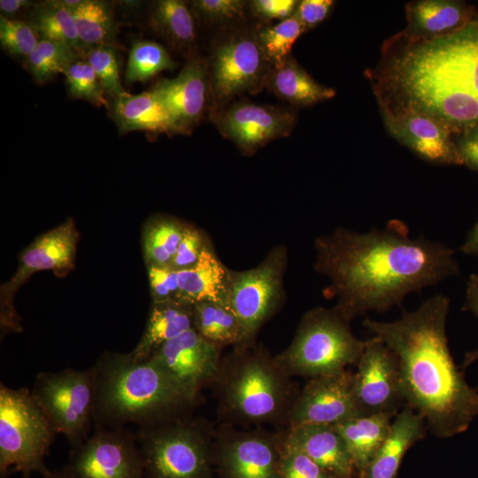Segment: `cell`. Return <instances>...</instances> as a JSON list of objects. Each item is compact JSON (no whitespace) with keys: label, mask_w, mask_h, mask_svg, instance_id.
<instances>
[{"label":"cell","mask_w":478,"mask_h":478,"mask_svg":"<svg viewBox=\"0 0 478 478\" xmlns=\"http://www.w3.org/2000/svg\"><path fill=\"white\" fill-rule=\"evenodd\" d=\"M299 1L296 0H254L250 2L251 11L264 19L284 20L292 17Z\"/></svg>","instance_id":"45"},{"label":"cell","mask_w":478,"mask_h":478,"mask_svg":"<svg viewBox=\"0 0 478 478\" xmlns=\"http://www.w3.org/2000/svg\"><path fill=\"white\" fill-rule=\"evenodd\" d=\"M389 430L360 478H395L405 452L425 436V420L405 406L394 417Z\"/></svg>","instance_id":"24"},{"label":"cell","mask_w":478,"mask_h":478,"mask_svg":"<svg viewBox=\"0 0 478 478\" xmlns=\"http://www.w3.org/2000/svg\"><path fill=\"white\" fill-rule=\"evenodd\" d=\"M78 238L75 224L73 219L69 218L36 237L20 253L16 272L0 289L2 333L21 330L13 299L18 289L32 274L42 270H51L56 275L64 276L73 268Z\"/></svg>","instance_id":"11"},{"label":"cell","mask_w":478,"mask_h":478,"mask_svg":"<svg viewBox=\"0 0 478 478\" xmlns=\"http://www.w3.org/2000/svg\"><path fill=\"white\" fill-rule=\"evenodd\" d=\"M407 38L428 40L449 35L465 26L475 15L463 1L420 0L405 7Z\"/></svg>","instance_id":"21"},{"label":"cell","mask_w":478,"mask_h":478,"mask_svg":"<svg viewBox=\"0 0 478 478\" xmlns=\"http://www.w3.org/2000/svg\"><path fill=\"white\" fill-rule=\"evenodd\" d=\"M92 370L100 426L146 427L181 416L197 402L150 358L104 353Z\"/></svg>","instance_id":"4"},{"label":"cell","mask_w":478,"mask_h":478,"mask_svg":"<svg viewBox=\"0 0 478 478\" xmlns=\"http://www.w3.org/2000/svg\"><path fill=\"white\" fill-rule=\"evenodd\" d=\"M463 310L471 312L478 318V274H473L466 281V299ZM478 360V348L466 352L463 360L462 368L465 369Z\"/></svg>","instance_id":"47"},{"label":"cell","mask_w":478,"mask_h":478,"mask_svg":"<svg viewBox=\"0 0 478 478\" xmlns=\"http://www.w3.org/2000/svg\"><path fill=\"white\" fill-rule=\"evenodd\" d=\"M73 12L83 53L96 46H116L117 25L109 3L81 0Z\"/></svg>","instance_id":"32"},{"label":"cell","mask_w":478,"mask_h":478,"mask_svg":"<svg viewBox=\"0 0 478 478\" xmlns=\"http://www.w3.org/2000/svg\"><path fill=\"white\" fill-rule=\"evenodd\" d=\"M373 337L358 339L335 307H315L302 317L290 344L275 359L288 375L312 378L357 365Z\"/></svg>","instance_id":"6"},{"label":"cell","mask_w":478,"mask_h":478,"mask_svg":"<svg viewBox=\"0 0 478 478\" xmlns=\"http://www.w3.org/2000/svg\"><path fill=\"white\" fill-rule=\"evenodd\" d=\"M360 412L348 370L310 378L296 396L287 420L289 428L300 425L335 426Z\"/></svg>","instance_id":"15"},{"label":"cell","mask_w":478,"mask_h":478,"mask_svg":"<svg viewBox=\"0 0 478 478\" xmlns=\"http://www.w3.org/2000/svg\"><path fill=\"white\" fill-rule=\"evenodd\" d=\"M197 19L206 25H226L241 19L246 2L242 0H193L189 2Z\"/></svg>","instance_id":"41"},{"label":"cell","mask_w":478,"mask_h":478,"mask_svg":"<svg viewBox=\"0 0 478 478\" xmlns=\"http://www.w3.org/2000/svg\"><path fill=\"white\" fill-rule=\"evenodd\" d=\"M221 349L192 328L160 346L150 358L197 400L200 390L216 378Z\"/></svg>","instance_id":"16"},{"label":"cell","mask_w":478,"mask_h":478,"mask_svg":"<svg viewBox=\"0 0 478 478\" xmlns=\"http://www.w3.org/2000/svg\"><path fill=\"white\" fill-rule=\"evenodd\" d=\"M64 75L70 96L88 101L97 107L109 108L106 94L94 70L83 57L76 59Z\"/></svg>","instance_id":"37"},{"label":"cell","mask_w":478,"mask_h":478,"mask_svg":"<svg viewBox=\"0 0 478 478\" xmlns=\"http://www.w3.org/2000/svg\"><path fill=\"white\" fill-rule=\"evenodd\" d=\"M55 431L50 420L27 388L0 384V475L20 472L24 478L50 470L44 458Z\"/></svg>","instance_id":"7"},{"label":"cell","mask_w":478,"mask_h":478,"mask_svg":"<svg viewBox=\"0 0 478 478\" xmlns=\"http://www.w3.org/2000/svg\"><path fill=\"white\" fill-rule=\"evenodd\" d=\"M289 376L275 357L253 343L235 347L213 382L222 412L243 425L287 419L296 397Z\"/></svg>","instance_id":"5"},{"label":"cell","mask_w":478,"mask_h":478,"mask_svg":"<svg viewBox=\"0 0 478 478\" xmlns=\"http://www.w3.org/2000/svg\"><path fill=\"white\" fill-rule=\"evenodd\" d=\"M381 112L388 132L421 159L435 165L462 166L453 134L442 124L412 112Z\"/></svg>","instance_id":"20"},{"label":"cell","mask_w":478,"mask_h":478,"mask_svg":"<svg viewBox=\"0 0 478 478\" xmlns=\"http://www.w3.org/2000/svg\"><path fill=\"white\" fill-rule=\"evenodd\" d=\"M166 106L174 134L189 135L202 119L210 85L207 66L190 58L173 79L158 81L152 88Z\"/></svg>","instance_id":"19"},{"label":"cell","mask_w":478,"mask_h":478,"mask_svg":"<svg viewBox=\"0 0 478 478\" xmlns=\"http://www.w3.org/2000/svg\"><path fill=\"white\" fill-rule=\"evenodd\" d=\"M453 139L462 166L478 173V126L466 128L453 135Z\"/></svg>","instance_id":"46"},{"label":"cell","mask_w":478,"mask_h":478,"mask_svg":"<svg viewBox=\"0 0 478 478\" xmlns=\"http://www.w3.org/2000/svg\"><path fill=\"white\" fill-rule=\"evenodd\" d=\"M42 478H66L61 472L57 471H49L43 475H42Z\"/></svg>","instance_id":"50"},{"label":"cell","mask_w":478,"mask_h":478,"mask_svg":"<svg viewBox=\"0 0 478 478\" xmlns=\"http://www.w3.org/2000/svg\"><path fill=\"white\" fill-rule=\"evenodd\" d=\"M266 84L280 98L306 107L335 96V91L316 81L291 56L270 68Z\"/></svg>","instance_id":"29"},{"label":"cell","mask_w":478,"mask_h":478,"mask_svg":"<svg viewBox=\"0 0 478 478\" xmlns=\"http://www.w3.org/2000/svg\"><path fill=\"white\" fill-rule=\"evenodd\" d=\"M175 63L166 49L149 40L133 42L125 71L127 83L145 82L165 70L175 68Z\"/></svg>","instance_id":"35"},{"label":"cell","mask_w":478,"mask_h":478,"mask_svg":"<svg viewBox=\"0 0 478 478\" xmlns=\"http://www.w3.org/2000/svg\"><path fill=\"white\" fill-rule=\"evenodd\" d=\"M279 436L263 430L221 435L212 447L223 478H281Z\"/></svg>","instance_id":"17"},{"label":"cell","mask_w":478,"mask_h":478,"mask_svg":"<svg viewBox=\"0 0 478 478\" xmlns=\"http://www.w3.org/2000/svg\"><path fill=\"white\" fill-rule=\"evenodd\" d=\"M110 110L121 134L132 131H143L151 135L174 134L170 113L152 89L135 95L126 92L112 100Z\"/></svg>","instance_id":"25"},{"label":"cell","mask_w":478,"mask_h":478,"mask_svg":"<svg viewBox=\"0 0 478 478\" xmlns=\"http://www.w3.org/2000/svg\"><path fill=\"white\" fill-rule=\"evenodd\" d=\"M187 223L166 214L150 217L142 229V247L146 266H168Z\"/></svg>","instance_id":"31"},{"label":"cell","mask_w":478,"mask_h":478,"mask_svg":"<svg viewBox=\"0 0 478 478\" xmlns=\"http://www.w3.org/2000/svg\"><path fill=\"white\" fill-rule=\"evenodd\" d=\"M450 300L435 295L393 321L366 318L364 327L396 356L405 404L438 438L466 431L478 416V389L466 381L446 335Z\"/></svg>","instance_id":"3"},{"label":"cell","mask_w":478,"mask_h":478,"mask_svg":"<svg viewBox=\"0 0 478 478\" xmlns=\"http://www.w3.org/2000/svg\"><path fill=\"white\" fill-rule=\"evenodd\" d=\"M460 251L464 254L478 257V221L469 231Z\"/></svg>","instance_id":"49"},{"label":"cell","mask_w":478,"mask_h":478,"mask_svg":"<svg viewBox=\"0 0 478 478\" xmlns=\"http://www.w3.org/2000/svg\"><path fill=\"white\" fill-rule=\"evenodd\" d=\"M332 0L299 1L293 16L304 27L305 32L323 22L332 12Z\"/></svg>","instance_id":"44"},{"label":"cell","mask_w":478,"mask_h":478,"mask_svg":"<svg viewBox=\"0 0 478 478\" xmlns=\"http://www.w3.org/2000/svg\"><path fill=\"white\" fill-rule=\"evenodd\" d=\"M148 24L172 49L185 55L194 50L197 19L189 4L181 0L156 1L150 9Z\"/></svg>","instance_id":"28"},{"label":"cell","mask_w":478,"mask_h":478,"mask_svg":"<svg viewBox=\"0 0 478 478\" xmlns=\"http://www.w3.org/2000/svg\"><path fill=\"white\" fill-rule=\"evenodd\" d=\"M41 39L37 28L28 20L0 16V42L9 54L25 59L35 50Z\"/></svg>","instance_id":"39"},{"label":"cell","mask_w":478,"mask_h":478,"mask_svg":"<svg viewBox=\"0 0 478 478\" xmlns=\"http://www.w3.org/2000/svg\"><path fill=\"white\" fill-rule=\"evenodd\" d=\"M99 426L72 447L66 478H143V462L136 436L122 427Z\"/></svg>","instance_id":"12"},{"label":"cell","mask_w":478,"mask_h":478,"mask_svg":"<svg viewBox=\"0 0 478 478\" xmlns=\"http://www.w3.org/2000/svg\"><path fill=\"white\" fill-rule=\"evenodd\" d=\"M369 77L381 112L423 114L453 135L478 126V15L432 39L395 35Z\"/></svg>","instance_id":"2"},{"label":"cell","mask_w":478,"mask_h":478,"mask_svg":"<svg viewBox=\"0 0 478 478\" xmlns=\"http://www.w3.org/2000/svg\"><path fill=\"white\" fill-rule=\"evenodd\" d=\"M228 271L208 238L197 263L189 269L177 271L180 301L191 305L212 302L229 308Z\"/></svg>","instance_id":"22"},{"label":"cell","mask_w":478,"mask_h":478,"mask_svg":"<svg viewBox=\"0 0 478 478\" xmlns=\"http://www.w3.org/2000/svg\"><path fill=\"white\" fill-rule=\"evenodd\" d=\"M353 374V389L360 414L395 417L405 406L395 354L376 337L366 348Z\"/></svg>","instance_id":"14"},{"label":"cell","mask_w":478,"mask_h":478,"mask_svg":"<svg viewBox=\"0 0 478 478\" xmlns=\"http://www.w3.org/2000/svg\"><path fill=\"white\" fill-rule=\"evenodd\" d=\"M36 3L30 0H1V16L17 19L16 16L26 11L31 12Z\"/></svg>","instance_id":"48"},{"label":"cell","mask_w":478,"mask_h":478,"mask_svg":"<svg viewBox=\"0 0 478 478\" xmlns=\"http://www.w3.org/2000/svg\"><path fill=\"white\" fill-rule=\"evenodd\" d=\"M281 478H333L285 434L281 444Z\"/></svg>","instance_id":"40"},{"label":"cell","mask_w":478,"mask_h":478,"mask_svg":"<svg viewBox=\"0 0 478 478\" xmlns=\"http://www.w3.org/2000/svg\"><path fill=\"white\" fill-rule=\"evenodd\" d=\"M285 435L332 476L353 478L352 460L334 426L300 425L289 428Z\"/></svg>","instance_id":"23"},{"label":"cell","mask_w":478,"mask_h":478,"mask_svg":"<svg viewBox=\"0 0 478 478\" xmlns=\"http://www.w3.org/2000/svg\"><path fill=\"white\" fill-rule=\"evenodd\" d=\"M215 122L222 134L247 154L287 136L295 126L296 116L282 108L242 101L215 115Z\"/></svg>","instance_id":"18"},{"label":"cell","mask_w":478,"mask_h":478,"mask_svg":"<svg viewBox=\"0 0 478 478\" xmlns=\"http://www.w3.org/2000/svg\"><path fill=\"white\" fill-rule=\"evenodd\" d=\"M28 21L35 25L42 38L65 43L83 57L73 12L63 0L36 3Z\"/></svg>","instance_id":"33"},{"label":"cell","mask_w":478,"mask_h":478,"mask_svg":"<svg viewBox=\"0 0 478 478\" xmlns=\"http://www.w3.org/2000/svg\"><path fill=\"white\" fill-rule=\"evenodd\" d=\"M392 418L387 413L359 414L334 426L360 477L387 436Z\"/></svg>","instance_id":"27"},{"label":"cell","mask_w":478,"mask_h":478,"mask_svg":"<svg viewBox=\"0 0 478 478\" xmlns=\"http://www.w3.org/2000/svg\"><path fill=\"white\" fill-rule=\"evenodd\" d=\"M55 431L72 447L89 436L95 412V382L92 367L42 372L31 390Z\"/></svg>","instance_id":"9"},{"label":"cell","mask_w":478,"mask_h":478,"mask_svg":"<svg viewBox=\"0 0 478 478\" xmlns=\"http://www.w3.org/2000/svg\"><path fill=\"white\" fill-rule=\"evenodd\" d=\"M208 238L202 230L187 223L182 239L168 266L175 271L193 267L197 263Z\"/></svg>","instance_id":"42"},{"label":"cell","mask_w":478,"mask_h":478,"mask_svg":"<svg viewBox=\"0 0 478 478\" xmlns=\"http://www.w3.org/2000/svg\"><path fill=\"white\" fill-rule=\"evenodd\" d=\"M81 57L65 43L42 38L35 50L24 59V68L35 82L42 84L59 73L64 74Z\"/></svg>","instance_id":"34"},{"label":"cell","mask_w":478,"mask_h":478,"mask_svg":"<svg viewBox=\"0 0 478 478\" xmlns=\"http://www.w3.org/2000/svg\"><path fill=\"white\" fill-rule=\"evenodd\" d=\"M305 32L295 16L256 32L257 42L270 68L279 66L291 56L293 44Z\"/></svg>","instance_id":"36"},{"label":"cell","mask_w":478,"mask_h":478,"mask_svg":"<svg viewBox=\"0 0 478 478\" xmlns=\"http://www.w3.org/2000/svg\"><path fill=\"white\" fill-rule=\"evenodd\" d=\"M83 58L96 74L105 94L112 100L126 93L120 80V61L114 45H100L88 49Z\"/></svg>","instance_id":"38"},{"label":"cell","mask_w":478,"mask_h":478,"mask_svg":"<svg viewBox=\"0 0 478 478\" xmlns=\"http://www.w3.org/2000/svg\"><path fill=\"white\" fill-rule=\"evenodd\" d=\"M314 247L313 268L329 281L324 294L336 298L335 308L349 321L460 274L450 247L411 236L399 220L366 233L337 227L317 237Z\"/></svg>","instance_id":"1"},{"label":"cell","mask_w":478,"mask_h":478,"mask_svg":"<svg viewBox=\"0 0 478 478\" xmlns=\"http://www.w3.org/2000/svg\"><path fill=\"white\" fill-rule=\"evenodd\" d=\"M194 328L205 339L223 348L249 345L244 328L236 315L223 305L212 302L193 305Z\"/></svg>","instance_id":"30"},{"label":"cell","mask_w":478,"mask_h":478,"mask_svg":"<svg viewBox=\"0 0 478 478\" xmlns=\"http://www.w3.org/2000/svg\"><path fill=\"white\" fill-rule=\"evenodd\" d=\"M269 70L257 42L256 32L232 34L212 48L211 90L220 101L244 92H254L266 83Z\"/></svg>","instance_id":"13"},{"label":"cell","mask_w":478,"mask_h":478,"mask_svg":"<svg viewBox=\"0 0 478 478\" xmlns=\"http://www.w3.org/2000/svg\"><path fill=\"white\" fill-rule=\"evenodd\" d=\"M287 266V248L278 245L256 266L228 271V306L242 323L249 343H253L262 326L281 308Z\"/></svg>","instance_id":"10"},{"label":"cell","mask_w":478,"mask_h":478,"mask_svg":"<svg viewBox=\"0 0 478 478\" xmlns=\"http://www.w3.org/2000/svg\"><path fill=\"white\" fill-rule=\"evenodd\" d=\"M333 478H336V477H333Z\"/></svg>","instance_id":"51"},{"label":"cell","mask_w":478,"mask_h":478,"mask_svg":"<svg viewBox=\"0 0 478 478\" xmlns=\"http://www.w3.org/2000/svg\"><path fill=\"white\" fill-rule=\"evenodd\" d=\"M135 436L143 478H208L212 446L199 421L178 416L141 427Z\"/></svg>","instance_id":"8"},{"label":"cell","mask_w":478,"mask_h":478,"mask_svg":"<svg viewBox=\"0 0 478 478\" xmlns=\"http://www.w3.org/2000/svg\"><path fill=\"white\" fill-rule=\"evenodd\" d=\"M147 268L152 303L180 301L178 272L167 266Z\"/></svg>","instance_id":"43"},{"label":"cell","mask_w":478,"mask_h":478,"mask_svg":"<svg viewBox=\"0 0 478 478\" xmlns=\"http://www.w3.org/2000/svg\"><path fill=\"white\" fill-rule=\"evenodd\" d=\"M192 328L193 305L181 301L152 303L143 334L129 353L135 359L149 358L160 346Z\"/></svg>","instance_id":"26"}]
</instances>
